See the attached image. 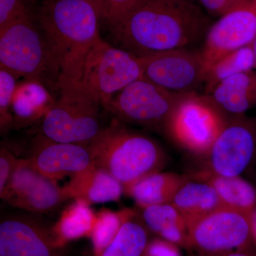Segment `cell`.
Listing matches in <instances>:
<instances>
[{
  "instance_id": "obj_28",
  "label": "cell",
  "mask_w": 256,
  "mask_h": 256,
  "mask_svg": "<svg viewBox=\"0 0 256 256\" xmlns=\"http://www.w3.org/2000/svg\"><path fill=\"white\" fill-rule=\"evenodd\" d=\"M142 0H101V20L112 28Z\"/></svg>"
},
{
  "instance_id": "obj_29",
  "label": "cell",
  "mask_w": 256,
  "mask_h": 256,
  "mask_svg": "<svg viewBox=\"0 0 256 256\" xmlns=\"http://www.w3.org/2000/svg\"><path fill=\"white\" fill-rule=\"evenodd\" d=\"M32 16L28 0H0V30L20 18Z\"/></svg>"
},
{
  "instance_id": "obj_24",
  "label": "cell",
  "mask_w": 256,
  "mask_h": 256,
  "mask_svg": "<svg viewBox=\"0 0 256 256\" xmlns=\"http://www.w3.org/2000/svg\"><path fill=\"white\" fill-rule=\"evenodd\" d=\"M149 232L136 214L126 220L117 236L100 256H146Z\"/></svg>"
},
{
  "instance_id": "obj_7",
  "label": "cell",
  "mask_w": 256,
  "mask_h": 256,
  "mask_svg": "<svg viewBox=\"0 0 256 256\" xmlns=\"http://www.w3.org/2000/svg\"><path fill=\"white\" fill-rule=\"evenodd\" d=\"M184 96L168 92L143 76L116 94L104 109L122 124L164 132Z\"/></svg>"
},
{
  "instance_id": "obj_8",
  "label": "cell",
  "mask_w": 256,
  "mask_h": 256,
  "mask_svg": "<svg viewBox=\"0 0 256 256\" xmlns=\"http://www.w3.org/2000/svg\"><path fill=\"white\" fill-rule=\"evenodd\" d=\"M226 121L204 94H186L172 114L164 132L186 150L206 156Z\"/></svg>"
},
{
  "instance_id": "obj_33",
  "label": "cell",
  "mask_w": 256,
  "mask_h": 256,
  "mask_svg": "<svg viewBox=\"0 0 256 256\" xmlns=\"http://www.w3.org/2000/svg\"><path fill=\"white\" fill-rule=\"evenodd\" d=\"M196 256H256V252L248 250H232V252H216V254H200Z\"/></svg>"
},
{
  "instance_id": "obj_3",
  "label": "cell",
  "mask_w": 256,
  "mask_h": 256,
  "mask_svg": "<svg viewBox=\"0 0 256 256\" xmlns=\"http://www.w3.org/2000/svg\"><path fill=\"white\" fill-rule=\"evenodd\" d=\"M88 146L94 164L117 178L124 193L142 178L161 172L166 162L164 152L156 140L116 119Z\"/></svg>"
},
{
  "instance_id": "obj_21",
  "label": "cell",
  "mask_w": 256,
  "mask_h": 256,
  "mask_svg": "<svg viewBox=\"0 0 256 256\" xmlns=\"http://www.w3.org/2000/svg\"><path fill=\"white\" fill-rule=\"evenodd\" d=\"M188 178L172 172H159L146 176L131 186L126 194L141 208L171 203L174 195Z\"/></svg>"
},
{
  "instance_id": "obj_1",
  "label": "cell",
  "mask_w": 256,
  "mask_h": 256,
  "mask_svg": "<svg viewBox=\"0 0 256 256\" xmlns=\"http://www.w3.org/2000/svg\"><path fill=\"white\" fill-rule=\"evenodd\" d=\"M210 15L190 0H142L110 28L116 46L140 57L202 44Z\"/></svg>"
},
{
  "instance_id": "obj_17",
  "label": "cell",
  "mask_w": 256,
  "mask_h": 256,
  "mask_svg": "<svg viewBox=\"0 0 256 256\" xmlns=\"http://www.w3.org/2000/svg\"><path fill=\"white\" fill-rule=\"evenodd\" d=\"M63 188L69 198L84 200L89 204L117 202L124 194L117 178L95 164L72 176Z\"/></svg>"
},
{
  "instance_id": "obj_27",
  "label": "cell",
  "mask_w": 256,
  "mask_h": 256,
  "mask_svg": "<svg viewBox=\"0 0 256 256\" xmlns=\"http://www.w3.org/2000/svg\"><path fill=\"white\" fill-rule=\"evenodd\" d=\"M18 78L9 70L0 68V130L6 132L14 127L12 106Z\"/></svg>"
},
{
  "instance_id": "obj_26",
  "label": "cell",
  "mask_w": 256,
  "mask_h": 256,
  "mask_svg": "<svg viewBox=\"0 0 256 256\" xmlns=\"http://www.w3.org/2000/svg\"><path fill=\"white\" fill-rule=\"evenodd\" d=\"M136 212L130 208L118 212L101 210L98 214L94 230L90 236L94 256H100L117 236L120 229L126 220Z\"/></svg>"
},
{
  "instance_id": "obj_37",
  "label": "cell",
  "mask_w": 256,
  "mask_h": 256,
  "mask_svg": "<svg viewBox=\"0 0 256 256\" xmlns=\"http://www.w3.org/2000/svg\"><path fill=\"white\" fill-rule=\"evenodd\" d=\"M190 1L193 2H195V1H196V0H190Z\"/></svg>"
},
{
  "instance_id": "obj_6",
  "label": "cell",
  "mask_w": 256,
  "mask_h": 256,
  "mask_svg": "<svg viewBox=\"0 0 256 256\" xmlns=\"http://www.w3.org/2000/svg\"><path fill=\"white\" fill-rule=\"evenodd\" d=\"M142 77L139 57L99 37L84 62L80 82L104 108L116 94Z\"/></svg>"
},
{
  "instance_id": "obj_25",
  "label": "cell",
  "mask_w": 256,
  "mask_h": 256,
  "mask_svg": "<svg viewBox=\"0 0 256 256\" xmlns=\"http://www.w3.org/2000/svg\"><path fill=\"white\" fill-rule=\"evenodd\" d=\"M255 70L252 47H242L224 56L207 68L203 94L207 95L220 82L234 76Z\"/></svg>"
},
{
  "instance_id": "obj_19",
  "label": "cell",
  "mask_w": 256,
  "mask_h": 256,
  "mask_svg": "<svg viewBox=\"0 0 256 256\" xmlns=\"http://www.w3.org/2000/svg\"><path fill=\"white\" fill-rule=\"evenodd\" d=\"M142 220L150 232L180 248L191 249L188 222L172 203L142 208Z\"/></svg>"
},
{
  "instance_id": "obj_23",
  "label": "cell",
  "mask_w": 256,
  "mask_h": 256,
  "mask_svg": "<svg viewBox=\"0 0 256 256\" xmlns=\"http://www.w3.org/2000/svg\"><path fill=\"white\" fill-rule=\"evenodd\" d=\"M195 178L210 183L224 207L249 214L256 207V188L240 176H218L203 171Z\"/></svg>"
},
{
  "instance_id": "obj_31",
  "label": "cell",
  "mask_w": 256,
  "mask_h": 256,
  "mask_svg": "<svg viewBox=\"0 0 256 256\" xmlns=\"http://www.w3.org/2000/svg\"><path fill=\"white\" fill-rule=\"evenodd\" d=\"M18 158L4 146L0 149V197L4 195L18 162Z\"/></svg>"
},
{
  "instance_id": "obj_11",
  "label": "cell",
  "mask_w": 256,
  "mask_h": 256,
  "mask_svg": "<svg viewBox=\"0 0 256 256\" xmlns=\"http://www.w3.org/2000/svg\"><path fill=\"white\" fill-rule=\"evenodd\" d=\"M206 156L208 169L205 172L240 176L256 159V119L242 116L227 120Z\"/></svg>"
},
{
  "instance_id": "obj_14",
  "label": "cell",
  "mask_w": 256,
  "mask_h": 256,
  "mask_svg": "<svg viewBox=\"0 0 256 256\" xmlns=\"http://www.w3.org/2000/svg\"><path fill=\"white\" fill-rule=\"evenodd\" d=\"M52 228L28 216H8L0 223V256H60Z\"/></svg>"
},
{
  "instance_id": "obj_36",
  "label": "cell",
  "mask_w": 256,
  "mask_h": 256,
  "mask_svg": "<svg viewBox=\"0 0 256 256\" xmlns=\"http://www.w3.org/2000/svg\"><path fill=\"white\" fill-rule=\"evenodd\" d=\"M92 2H94V4H96V8H97L100 15L101 0H92Z\"/></svg>"
},
{
  "instance_id": "obj_13",
  "label": "cell",
  "mask_w": 256,
  "mask_h": 256,
  "mask_svg": "<svg viewBox=\"0 0 256 256\" xmlns=\"http://www.w3.org/2000/svg\"><path fill=\"white\" fill-rule=\"evenodd\" d=\"M256 38V0L212 24L200 48L207 68L224 56L252 44Z\"/></svg>"
},
{
  "instance_id": "obj_34",
  "label": "cell",
  "mask_w": 256,
  "mask_h": 256,
  "mask_svg": "<svg viewBox=\"0 0 256 256\" xmlns=\"http://www.w3.org/2000/svg\"><path fill=\"white\" fill-rule=\"evenodd\" d=\"M250 222L252 242H254V246H255L256 248V207L250 213Z\"/></svg>"
},
{
  "instance_id": "obj_4",
  "label": "cell",
  "mask_w": 256,
  "mask_h": 256,
  "mask_svg": "<svg viewBox=\"0 0 256 256\" xmlns=\"http://www.w3.org/2000/svg\"><path fill=\"white\" fill-rule=\"evenodd\" d=\"M0 68L18 78L40 82L50 92L58 90L60 69L33 16L20 18L0 30Z\"/></svg>"
},
{
  "instance_id": "obj_9",
  "label": "cell",
  "mask_w": 256,
  "mask_h": 256,
  "mask_svg": "<svg viewBox=\"0 0 256 256\" xmlns=\"http://www.w3.org/2000/svg\"><path fill=\"white\" fill-rule=\"evenodd\" d=\"M143 76L174 94H202L207 67L201 50L178 48L140 57Z\"/></svg>"
},
{
  "instance_id": "obj_12",
  "label": "cell",
  "mask_w": 256,
  "mask_h": 256,
  "mask_svg": "<svg viewBox=\"0 0 256 256\" xmlns=\"http://www.w3.org/2000/svg\"><path fill=\"white\" fill-rule=\"evenodd\" d=\"M2 200L34 214L50 213L69 200L56 181L36 171L28 159H18Z\"/></svg>"
},
{
  "instance_id": "obj_2",
  "label": "cell",
  "mask_w": 256,
  "mask_h": 256,
  "mask_svg": "<svg viewBox=\"0 0 256 256\" xmlns=\"http://www.w3.org/2000/svg\"><path fill=\"white\" fill-rule=\"evenodd\" d=\"M92 0H44L36 21L58 66L60 80L80 82L88 54L100 36Z\"/></svg>"
},
{
  "instance_id": "obj_20",
  "label": "cell",
  "mask_w": 256,
  "mask_h": 256,
  "mask_svg": "<svg viewBox=\"0 0 256 256\" xmlns=\"http://www.w3.org/2000/svg\"><path fill=\"white\" fill-rule=\"evenodd\" d=\"M50 94L40 82L26 80L18 84L12 106L14 127H24L36 120H42L54 102Z\"/></svg>"
},
{
  "instance_id": "obj_5",
  "label": "cell",
  "mask_w": 256,
  "mask_h": 256,
  "mask_svg": "<svg viewBox=\"0 0 256 256\" xmlns=\"http://www.w3.org/2000/svg\"><path fill=\"white\" fill-rule=\"evenodd\" d=\"M58 98L41 120V133L56 142L88 146L106 126L101 118L102 106L80 82L60 80Z\"/></svg>"
},
{
  "instance_id": "obj_15",
  "label": "cell",
  "mask_w": 256,
  "mask_h": 256,
  "mask_svg": "<svg viewBox=\"0 0 256 256\" xmlns=\"http://www.w3.org/2000/svg\"><path fill=\"white\" fill-rule=\"evenodd\" d=\"M28 159L30 164L50 180L74 176L94 164L88 146L56 142L40 134L34 142Z\"/></svg>"
},
{
  "instance_id": "obj_38",
  "label": "cell",
  "mask_w": 256,
  "mask_h": 256,
  "mask_svg": "<svg viewBox=\"0 0 256 256\" xmlns=\"http://www.w3.org/2000/svg\"><path fill=\"white\" fill-rule=\"evenodd\" d=\"M254 164H256V160H255V162H254Z\"/></svg>"
},
{
  "instance_id": "obj_35",
  "label": "cell",
  "mask_w": 256,
  "mask_h": 256,
  "mask_svg": "<svg viewBox=\"0 0 256 256\" xmlns=\"http://www.w3.org/2000/svg\"><path fill=\"white\" fill-rule=\"evenodd\" d=\"M250 46H252V52H254V60H255V70H256V38L252 42Z\"/></svg>"
},
{
  "instance_id": "obj_16",
  "label": "cell",
  "mask_w": 256,
  "mask_h": 256,
  "mask_svg": "<svg viewBox=\"0 0 256 256\" xmlns=\"http://www.w3.org/2000/svg\"><path fill=\"white\" fill-rule=\"evenodd\" d=\"M205 96L226 119L245 116L256 108V70L234 76Z\"/></svg>"
},
{
  "instance_id": "obj_18",
  "label": "cell",
  "mask_w": 256,
  "mask_h": 256,
  "mask_svg": "<svg viewBox=\"0 0 256 256\" xmlns=\"http://www.w3.org/2000/svg\"><path fill=\"white\" fill-rule=\"evenodd\" d=\"M171 203L183 215L188 228L194 224L224 207L215 188L210 183L195 178L183 184Z\"/></svg>"
},
{
  "instance_id": "obj_30",
  "label": "cell",
  "mask_w": 256,
  "mask_h": 256,
  "mask_svg": "<svg viewBox=\"0 0 256 256\" xmlns=\"http://www.w3.org/2000/svg\"><path fill=\"white\" fill-rule=\"evenodd\" d=\"M204 11L210 16L220 18L228 12L248 4L255 0H196Z\"/></svg>"
},
{
  "instance_id": "obj_10",
  "label": "cell",
  "mask_w": 256,
  "mask_h": 256,
  "mask_svg": "<svg viewBox=\"0 0 256 256\" xmlns=\"http://www.w3.org/2000/svg\"><path fill=\"white\" fill-rule=\"evenodd\" d=\"M250 214L226 207L215 210L188 228L191 248L200 254L256 252Z\"/></svg>"
},
{
  "instance_id": "obj_32",
  "label": "cell",
  "mask_w": 256,
  "mask_h": 256,
  "mask_svg": "<svg viewBox=\"0 0 256 256\" xmlns=\"http://www.w3.org/2000/svg\"><path fill=\"white\" fill-rule=\"evenodd\" d=\"M146 256H182V254L176 244L158 237L150 240Z\"/></svg>"
},
{
  "instance_id": "obj_22",
  "label": "cell",
  "mask_w": 256,
  "mask_h": 256,
  "mask_svg": "<svg viewBox=\"0 0 256 256\" xmlns=\"http://www.w3.org/2000/svg\"><path fill=\"white\" fill-rule=\"evenodd\" d=\"M74 200L52 228L55 246L62 250L69 242L90 238L97 218L88 203L82 200Z\"/></svg>"
}]
</instances>
